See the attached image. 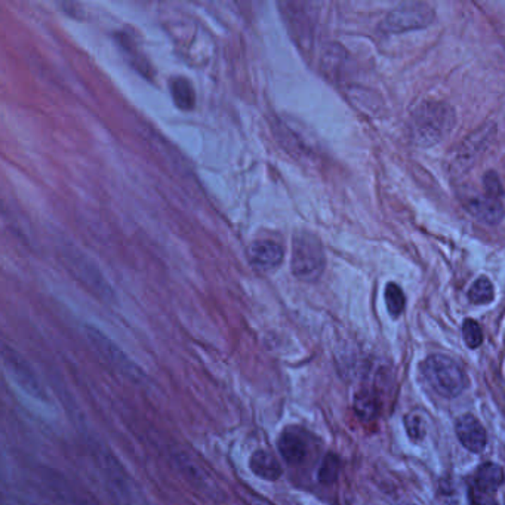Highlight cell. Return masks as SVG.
I'll list each match as a JSON object with an SVG mask.
<instances>
[{
	"instance_id": "obj_1",
	"label": "cell",
	"mask_w": 505,
	"mask_h": 505,
	"mask_svg": "<svg viewBox=\"0 0 505 505\" xmlns=\"http://www.w3.org/2000/svg\"><path fill=\"white\" fill-rule=\"evenodd\" d=\"M455 125V111L444 103L430 101L415 110L411 119V138L421 147L436 146L451 134Z\"/></svg>"
},
{
	"instance_id": "obj_2",
	"label": "cell",
	"mask_w": 505,
	"mask_h": 505,
	"mask_svg": "<svg viewBox=\"0 0 505 505\" xmlns=\"http://www.w3.org/2000/svg\"><path fill=\"white\" fill-rule=\"evenodd\" d=\"M424 380L437 394L446 399L458 397L468 385L467 375L454 359L443 354H432L421 366Z\"/></svg>"
},
{
	"instance_id": "obj_3",
	"label": "cell",
	"mask_w": 505,
	"mask_h": 505,
	"mask_svg": "<svg viewBox=\"0 0 505 505\" xmlns=\"http://www.w3.org/2000/svg\"><path fill=\"white\" fill-rule=\"evenodd\" d=\"M85 332H86V338H88L94 350L99 354V357L103 359L104 362H107V365L111 369H114L119 375H122L125 380L131 381L134 384L141 385L146 382L147 380L146 372H144L111 338H108L99 329L91 325L85 328Z\"/></svg>"
},
{
	"instance_id": "obj_4",
	"label": "cell",
	"mask_w": 505,
	"mask_h": 505,
	"mask_svg": "<svg viewBox=\"0 0 505 505\" xmlns=\"http://www.w3.org/2000/svg\"><path fill=\"white\" fill-rule=\"evenodd\" d=\"M325 266L326 256L320 240L310 233L295 235L291 259L295 278L304 282H314L322 276Z\"/></svg>"
},
{
	"instance_id": "obj_5",
	"label": "cell",
	"mask_w": 505,
	"mask_h": 505,
	"mask_svg": "<svg viewBox=\"0 0 505 505\" xmlns=\"http://www.w3.org/2000/svg\"><path fill=\"white\" fill-rule=\"evenodd\" d=\"M169 458L172 464L178 468L185 480H189L193 487L211 498L221 497V489L212 478V474L201 464V461H199L190 452L181 451L180 447H174V449L169 451Z\"/></svg>"
},
{
	"instance_id": "obj_6",
	"label": "cell",
	"mask_w": 505,
	"mask_h": 505,
	"mask_svg": "<svg viewBox=\"0 0 505 505\" xmlns=\"http://www.w3.org/2000/svg\"><path fill=\"white\" fill-rule=\"evenodd\" d=\"M4 365L9 372L12 381L15 382L27 396H30L32 399L43 403V405H48L49 396L46 393V389L43 388L33 366L28 363L20 353L5 347Z\"/></svg>"
},
{
	"instance_id": "obj_7",
	"label": "cell",
	"mask_w": 505,
	"mask_h": 505,
	"mask_svg": "<svg viewBox=\"0 0 505 505\" xmlns=\"http://www.w3.org/2000/svg\"><path fill=\"white\" fill-rule=\"evenodd\" d=\"M99 456V466L104 473V478L122 505H141L139 494L135 490L132 479L123 470L122 464L108 451L101 449L96 452Z\"/></svg>"
},
{
	"instance_id": "obj_8",
	"label": "cell",
	"mask_w": 505,
	"mask_h": 505,
	"mask_svg": "<svg viewBox=\"0 0 505 505\" xmlns=\"http://www.w3.org/2000/svg\"><path fill=\"white\" fill-rule=\"evenodd\" d=\"M435 20V11L425 4H405L388 13L384 28L388 33H405L428 27Z\"/></svg>"
},
{
	"instance_id": "obj_9",
	"label": "cell",
	"mask_w": 505,
	"mask_h": 505,
	"mask_svg": "<svg viewBox=\"0 0 505 505\" xmlns=\"http://www.w3.org/2000/svg\"><path fill=\"white\" fill-rule=\"evenodd\" d=\"M278 447L287 464L298 466L304 463L310 451L307 432L299 427H287L282 431Z\"/></svg>"
},
{
	"instance_id": "obj_10",
	"label": "cell",
	"mask_w": 505,
	"mask_h": 505,
	"mask_svg": "<svg viewBox=\"0 0 505 505\" xmlns=\"http://www.w3.org/2000/svg\"><path fill=\"white\" fill-rule=\"evenodd\" d=\"M455 431L458 440L466 447V449H468L473 454H480L485 451L487 436L478 418L468 413L459 416L455 424Z\"/></svg>"
},
{
	"instance_id": "obj_11",
	"label": "cell",
	"mask_w": 505,
	"mask_h": 505,
	"mask_svg": "<svg viewBox=\"0 0 505 505\" xmlns=\"http://www.w3.org/2000/svg\"><path fill=\"white\" fill-rule=\"evenodd\" d=\"M283 248L274 240H256L249 248V261L258 270H273L283 261Z\"/></svg>"
},
{
	"instance_id": "obj_12",
	"label": "cell",
	"mask_w": 505,
	"mask_h": 505,
	"mask_svg": "<svg viewBox=\"0 0 505 505\" xmlns=\"http://www.w3.org/2000/svg\"><path fill=\"white\" fill-rule=\"evenodd\" d=\"M467 208L475 220L487 225H497L504 218V208L501 201L494 197L480 196L470 199Z\"/></svg>"
},
{
	"instance_id": "obj_13",
	"label": "cell",
	"mask_w": 505,
	"mask_h": 505,
	"mask_svg": "<svg viewBox=\"0 0 505 505\" xmlns=\"http://www.w3.org/2000/svg\"><path fill=\"white\" fill-rule=\"evenodd\" d=\"M249 467L255 475L267 482H276L282 475V467L278 458L264 449H258L251 455Z\"/></svg>"
},
{
	"instance_id": "obj_14",
	"label": "cell",
	"mask_w": 505,
	"mask_h": 505,
	"mask_svg": "<svg viewBox=\"0 0 505 505\" xmlns=\"http://www.w3.org/2000/svg\"><path fill=\"white\" fill-rule=\"evenodd\" d=\"M494 132H495L494 126L492 127L489 126L487 129H479L478 132H474L473 135H470L459 149V154L456 156L458 161H463L466 165H467V162L470 163L475 156L485 150V147L489 144L490 138H492Z\"/></svg>"
},
{
	"instance_id": "obj_15",
	"label": "cell",
	"mask_w": 505,
	"mask_h": 505,
	"mask_svg": "<svg viewBox=\"0 0 505 505\" xmlns=\"http://www.w3.org/2000/svg\"><path fill=\"white\" fill-rule=\"evenodd\" d=\"M504 471L498 464L494 463H485L479 467L478 473H475L474 483L473 486L479 487L486 492L495 494L497 490L504 485Z\"/></svg>"
},
{
	"instance_id": "obj_16",
	"label": "cell",
	"mask_w": 505,
	"mask_h": 505,
	"mask_svg": "<svg viewBox=\"0 0 505 505\" xmlns=\"http://www.w3.org/2000/svg\"><path fill=\"white\" fill-rule=\"evenodd\" d=\"M169 89L172 99L178 108L181 110H190L194 107L196 103V94L193 89V85L190 80L185 77H174L169 83Z\"/></svg>"
},
{
	"instance_id": "obj_17",
	"label": "cell",
	"mask_w": 505,
	"mask_h": 505,
	"mask_svg": "<svg viewBox=\"0 0 505 505\" xmlns=\"http://www.w3.org/2000/svg\"><path fill=\"white\" fill-rule=\"evenodd\" d=\"M384 297H385V304H387V310H388L389 316L399 317L406 307V298H405V294H403V291H401V287L394 282H389L385 286Z\"/></svg>"
},
{
	"instance_id": "obj_18",
	"label": "cell",
	"mask_w": 505,
	"mask_h": 505,
	"mask_svg": "<svg viewBox=\"0 0 505 505\" xmlns=\"http://www.w3.org/2000/svg\"><path fill=\"white\" fill-rule=\"evenodd\" d=\"M354 411L360 420L372 421L373 418L378 415L380 411L378 399L372 393H366V392H363L362 394H357L354 400Z\"/></svg>"
},
{
	"instance_id": "obj_19",
	"label": "cell",
	"mask_w": 505,
	"mask_h": 505,
	"mask_svg": "<svg viewBox=\"0 0 505 505\" xmlns=\"http://www.w3.org/2000/svg\"><path fill=\"white\" fill-rule=\"evenodd\" d=\"M494 295H495L494 285L485 276L475 280L468 291V299L473 302V304L478 306L489 304V302L494 299Z\"/></svg>"
},
{
	"instance_id": "obj_20",
	"label": "cell",
	"mask_w": 505,
	"mask_h": 505,
	"mask_svg": "<svg viewBox=\"0 0 505 505\" xmlns=\"http://www.w3.org/2000/svg\"><path fill=\"white\" fill-rule=\"evenodd\" d=\"M339 474V458L334 454H329L325 456L322 467L319 470V480L323 485L334 483Z\"/></svg>"
},
{
	"instance_id": "obj_21",
	"label": "cell",
	"mask_w": 505,
	"mask_h": 505,
	"mask_svg": "<svg viewBox=\"0 0 505 505\" xmlns=\"http://www.w3.org/2000/svg\"><path fill=\"white\" fill-rule=\"evenodd\" d=\"M463 337L464 341L467 344V347L470 349H478L483 342V332L482 328L479 326V323L475 320L467 319L463 325Z\"/></svg>"
},
{
	"instance_id": "obj_22",
	"label": "cell",
	"mask_w": 505,
	"mask_h": 505,
	"mask_svg": "<svg viewBox=\"0 0 505 505\" xmlns=\"http://www.w3.org/2000/svg\"><path fill=\"white\" fill-rule=\"evenodd\" d=\"M483 185L486 189V196H489V197L499 199L504 194L502 184H501L499 177L495 174V172H487V174L483 178Z\"/></svg>"
},
{
	"instance_id": "obj_23",
	"label": "cell",
	"mask_w": 505,
	"mask_h": 505,
	"mask_svg": "<svg viewBox=\"0 0 505 505\" xmlns=\"http://www.w3.org/2000/svg\"><path fill=\"white\" fill-rule=\"evenodd\" d=\"M468 495H470L471 505H498V502L495 499V494L486 492V490H482L475 486L470 487Z\"/></svg>"
},
{
	"instance_id": "obj_24",
	"label": "cell",
	"mask_w": 505,
	"mask_h": 505,
	"mask_svg": "<svg viewBox=\"0 0 505 505\" xmlns=\"http://www.w3.org/2000/svg\"><path fill=\"white\" fill-rule=\"evenodd\" d=\"M406 425H408L409 435H411L413 439H420V437L423 436L421 428H420V425H421V420H418V418H416V420H413V418H408Z\"/></svg>"
},
{
	"instance_id": "obj_25",
	"label": "cell",
	"mask_w": 505,
	"mask_h": 505,
	"mask_svg": "<svg viewBox=\"0 0 505 505\" xmlns=\"http://www.w3.org/2000/svg\"><path fill=\"white\" fill-rule=\"evenodd\" d=\"M247 499H248V504H249V505H274V504H271L270 501H267L266 498L255 495L254 492H248V494H247Z\"/></svg>"
}]
</instances>
